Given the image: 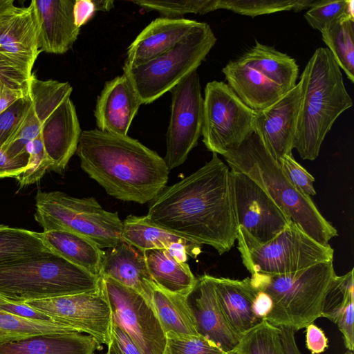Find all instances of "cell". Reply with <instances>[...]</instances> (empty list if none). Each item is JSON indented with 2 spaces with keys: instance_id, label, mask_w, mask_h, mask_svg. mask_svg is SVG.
I'll return each mask as SVG.
<instances>
[{
  "instance_id": "1",
  "label": "cell",
  "mask_w": 354,
  "mask_h": 354,
  "mask_svg": "<svg viewBox=\"0 0 354 354\" xmlns=\"http://www.w3.org/2000/svg\"><path fill=\"white\" fill-rule=\"evenodd\" d=\"M146 216L183 238L212 247L219 254L228 252L238 233L230 168L212 153L202 167L165 187L149 202Z\"/></svg>"
},
{
  "instance_id": "2",
  "label": "cell",
  "mask_w": 354,
  "mask_h": 354,
  "mask_svg": "<svg viewBox=\"0 0 354 354\" xmlns=\"http://www.w3.org/2000/svg\"><path fill=\"white\" fill-rule=\"evenodd\" d=\"M76 153L82 170L107 194L122 201L149 203L169 179L164 158L128 136L97 129L83 131Z\"/></svg>"
},
{
  "instance_id": "3",
  "label": "cell",
  "mask_w": 354,
  "mask_h": 354,
  "mask_svg": "<svg viewBox=\"0 0 354 354\" xmlns=\"http://www.w3.org/2000/svg\"><path fill=\"white\" fill-rule=\"evenodd\" d=\"M300 105L293 149L304 160H313L337 118L351 107L341 69L327 48L315 50L300 80Z\"/></svg>"
},
{
  "instance_id": "4",
  "label": "cell",
  "mask_w": 354,
  "mask_h": 354,
  "mask_svg": "<svg viewBox=\"0 0 354 354\" xmlns=\"http://www.w3.org/2000/svg\"><path fill=\"white\" fill-rule=\"evenodd\" d=\"M223 156L230 169L255 182L292 223L315 241L329 245V241L338 235L311 198L290 183L257 133L230 148Z\"/></svg>"
},
{
  "instance_id": "5",
  "label": "cell",
  "mask_w": 354,
  "mask_h": 354,
  "mask_svg": "<svg viewBox=\"0 0 354 354\" xmlns=\"http://www.w3.org/2000/svg\"><path fill=\"white\" fill-rule=\"evenodd\" d=\"M101 281L50 250L0 263V298L10 301L94 292Z\"/></svg>"
},
{
  "instance_id": "6",
  "label": "cell",
  "mask_w": 354,
  "mask_h": 354,
  "mask_svg": "<svg viewBox=\"0 0 354 354\" xmlns=\"http://www.w3.org/2000/svg\"><path fill=\"white\" fill-rule=\"evenodd\" d=\"M336 275L333 261H329L288 274H252L250 281L272 300L265 319L297 331L322 317L325 297Z\"/></svg>"
},
{
  "instance_id": "7",
  "label": "cell",
  "mask_w": 354,
  "mask_h": 354,
  "mask_svg": "<svg viewBox=\"0 0 354 354\" xmlns=\"http://www.w3.org/2000/svg\"><path fill=\"white\" fill-rule=\"evenodd\" d=\"M216 41L211 27L200 22L176 45L148 62L122 67L142 104H150L196 71Z\"/></svg>"
},
{
  "instance_id": "8",
  "label": "cell",
  "mask_w": 354,
  "mask_h": 354,
  "mask_svg": "<svg viewBox=\"0 0 354 354\" xmlns=\"http://www.w3.org/2000/svg\"><path fill=\"white\" fill-rule=\"evenodd\" d=\"M35 221L44 229L67 230L86 236L100 248L122 241L123 223L117 212L105 210L93 197L75 198L60 191L39 190Z\"/></svg>"
},
{
  "instance_id": "9",
  "label": "cell",
  "mask_w": 354,
  "mask_h": 354,
  "mask_svg": "<svg viewBox=\"0 0 354 354\" xmlns=\"http://www.w3.org/2000/svg\"><path fill=\"white\" fill-rule=\"evenodd\" d=\"M238 249L243 264L251 274L291 273L333 261L334 254L330 245L317 242L292 222L265 244Z\"/></svg>"
},
{
  "instance_id": "10",
  "label": "cell",
  "mask_w": 354,
  "mask_h": 354,
  "mask_svg": "<svg viewBox=\"0 0 354 354\" xmlns=\"http://www.w3.org/2000/svg\"><path fill=\"white\" fill-rule=\"evenodd\" d=\"M204 93L203 142L209 151L223 156L254 133L255 111L224 82H208Z\"/></svg>"
},
{
  "instance_id": "11",
  "label": "cell",
  "mask_w": 354,
  "mask_h": 354,
  "mask_svg": "<svg viewBox=\"0 0 354 354\" xmlns=\"http://www.w3.org/2000/svg\"><path fill=\"white\" fill-rule=\"evenodd\" d=\"M231 174L238 248H249L270 241L292 221L251 178L232 169Z\"/></svg>"
},
{
  "instance_id": "12",
  "label": "cell",
  "mask_w": 354,
  "mask_h": 354,
  "mask_svg": "<svg viewBox=\"0 0 354 354\" xmlns=\"http://www.w3.org/2000/svg\"><path fill=\"white\" fill-rule=\"evenodd\" d=\"M53 321L93 337L101 346L111 343L113 315L102 279L98 290L25 301Z\"/></svg>"
},
{
  "instance_id": "13",
  "label": "cell",
  "mask_w": 354,
  "mask_h": 354,
  "mask_svg": "<svg viewBox=\"0 0 354 354\" xmlns=\"http://www.w3.org/2000/svg\"><path fill=\"white\" fill-rule=\"evenodd\" d=\"M170 92L171 115L166 133L167 149L164 158L169 170L186 160L201 135L203 98L196 71L186 76Z\"/></svg>"
},
{
  "instance_id": "14",
  "label": "cell",
  "mask_w": 354,
  "mask_h": 354,
  "mask_svg": "<svg viewBox=\"0 0 354 354\" xmlns=\"http://www.w3.org/2000/svg\"><path fill=\"white\" fill-rule=\"evenodd\" d=\"M113 320L133 339L142 354H166L167 339L152 304L135 290L101 277Z\"/></svg>"
},
{
  "instance_id": "15",
  "label": "cell",
  "mask_w": 354,
  "mask_h": 354,
  "mask_svg": "<svg viewBox=\"0 0 354 354\" xmlns=\"http://www.w3.org/2000/svg\"><path fill=\"white\" fill-rule=\"evenodd\" d=\"M72 91L68 82L41 80L32 73L28 86L30 104L2 150L12 159L28 162L26 145L38 135L43 124L55 109L71 97Z\"/></svg>"
},
{
  "instance_id": "16",
  "label": "cell",
  "mask_w": 354,
  "mask_h": 354,
  "mask_svg": "<svg viewBox=\"0 0 354 354\" xmlns=\"http://www.w3.org/2000/svg\"><path fill=\"white\" fill-rule=\"evenodd\" d=\"M300 86L297 83L271 106L255 111L252 127L263 145L279 161L292 153L300 105Z\"/></svg>"
},
{
  "instance_id": "17",
  "label": "cell",
  "mask_w": 354,
  "mask_h": 354,
  "mask_svg": "<svg viewBox=\"0 0 354 354\" xmlns=\"http://www.w3.org/2000/svg\"><path fill=\"white\" fill-rule=\"evenodd\" d=\"M32 6L16 7L0 18V58L26 75H32L39 55Z\"/></svg>"
},
{
  "instance_id": "18",
  "label": "cell",
  "mask_w": 354,
  "mask_h": 354,
  "mask_svg": "<svg viewBox=\"0 0 354 354\" xmlns=\"http://www.w3.org/2000/svg\"><path fill=\"white\" fill-rule=\"evenodd\" d=\"M40 53L62 55L70 50L80 33L75 24V0H32Z\"/></svg>"
},
{
  "instance_id": "19",
  "label": "cell",
  "mask_w": 354,
  "mask_h": 354,
  "mask_svg": "<svg viewBox=\"0 0 354 354\" xmlns=\"http://www.w3.org/2000/svg\"><path fill=\"white\" fill-rule=\"evenodd\" d=\"M141 101L124 74L106 82L97 97L94 116L100 131L125 136Z\"/></svg>"
},
{
  "instance_id": "20",
  "label": "cell",
  "mask_w": 354,
  "mask_h": 354,
  "mask_svg": "<svg viewBox=\"0 0 354 354\" xmlns=\"http://www.w3.org/2000/svg\"><path fill=\"white\" fill-rule=\"evenodd\" d=\"M188 299L193 310L198 333L216 344L225 353L234 350L239 336L227 323L219 305L212 276L196 278Z\"/></svg>"
},
{
  "instance_id": "21",
  "label": "cell",
  "mask_w": 354,
  "mask_h": 354,
  "mask_svg": "<svg viewBox=\"0 0 354 354\" xmlns=\"http://www.w3.org/2000/svg\"><path fill=\"white\" fill-rule=\"evenodd\" d=\"M75 105L66 98L41 126L35 138L52 162L50 170L62 174L76 153L82 133Z\"/></svg>"
},
{
  "instance_id": "22",
  "label": "cell",
  "mask_w": 354,
  "mask_h": 354,
  "mask_svg": "<svg viewBox=\"0 0 354 354\" xmlns=\"http://www.w3.org/2000/svg\"><path fill=\"white\" fill-rule=\"evenodd\" d=\"M199 24L185 18L160 17L154 19L127 48L123 66H137L158 57L176 45Z\"/></svg>"
},
{
  "instance_id": "23",
  "label": "cell",
  "mask_w": 354,
  "mask_h": 354,
  "mask_svg": "<svg viewBox=\"0 0 354 354\" xmlns=\"http://www.w3.org/2000/svg\"><path fill=\"white\" fill-rule=\"evenodd\" d=\"M100 277H109L135 290L151 304L155 283L149 272L145 253L124 241L104 252Z\"/></svg>"
},
{
  "instance_id": "24",
  "label": "cell",
  "mask_w": 354,
  "mask_h": 354,
  "mask_svg": "<svg viewBox=\"0 0 354 354\" xmlns=\"http://www.w3.org/2000/svg\"><path fill=\"white\" fill-rule=\"evenodd\" d=\"M122 223V240L143 252L166 249L185 262L187 256L196 258L201 253L202 245L154 224L147 216L129 215Z\"/></svg>"
},
{
  "instance_id": "25",
  "label": "cell",
  "mask_w": 354,
  "mask_h": 354,
  "mask_svg": "<svg viewBox=\"0 0 354 354\" xmlns=\"http://www.w3.org/2000/svg\"><path fill=\"white\" fill-rule=\"evenodd\" d=\"M222 72L235 94L255 111L271 106L286 93L255 69L243 55L230 61Z\"/></svg>"
},
{
  "instance_id": "26",
  "label": "cell",
  "mask_w": 354,
  "mask_h": 354,
  "mask_svg": "<svg viewBox=\"0 0 354 354\" xmlns=\"http://www.w3.org/2000/svg\"><path fill=\"white\" fill-rule=\"evenodd\" d=\"M222 312L232 328L241 337L262 322L252 311L258 292L250 278L232 279L212 276Z\"/></svg>"
},
{
  "instance_id": "27",
  "label": "cell",
  "mask_w": 354,
  "mask_h": 354,
  "mask_svg": "<svg viewBox=\"0 0 354 354\" xmlns=\"http://www.w3.org/2000/svg\"><path fill=\"white\" fill-rule=\"evenodd\" d=\"M38 236L54 254L100 277L104 251L91 239L62 230L38 232Z\"/></svg>"
},
{
  "instance_id": "28",
  "label": "cell",
  "mask_w": 354,
  "mask_h": 354,
  "mask_svg": "<svg viewBox=\"0 0 354 354\" xmlns=\"http://www.w3.org/2000/svg\"><path fill=\"white\" fill-rule=\"evenodd\" d=\"M102 346L79 332L48 334L0 345V354H95Z\"/></svg>"
},
{
  "instance_id": "29",
  "label": "cell",
  "mask_w": 354,
  "mask_h": 354,
  "mask_svg": "<svg viewBox=\"0 0 354 354\" xmlns=\"http://www.w3.org/2000/svg\"><path fill=\"white\" fill-rule=\"evenodd\" d=\"M156 285L165 291L188 297L196 283L189 265L166 249L144 251Z\"/></svg>"
},
{
  "instance_id": "30",
  "label": "cell",
  "mask_w": 354,
  "mask_h": 354,
  "mask_svg": "<svg viewBox=\"0 0 354 354\" xmlns=\"http://www.w3.org/2000/svg\"><path fill=\"white\" fill-rule=\"evenodd\" d=\"M151 304L166 337L200 335L188 297L165 291L155 283Z\"/></svg>"
},
{
  "instance_id": "31",
  "label": "cell",
  "mask_w": 354,
  "mask_h": 354,
  "mask_svg": "<svg viewBox=\"0 0 354 354\" xmlns=\"http://www.w3.org/2000/svg\"><path fill=\"white\" fill-rule=\"evenodd\" d=\"M243 56L270 82L288 92L297 84L299 67L296 61L274 47L256 41Z\"/></svg>"
},
{
  "instance_id": "32",
  "label": "cell",
  "mask_w": 354,
  "mask_h": 354,
  "mask_svg": "<svg viewBox=\"0 0 354 354\" xmlns=\"http://www.w3.org/2000/svg\"><path fill=\"white\" fill-rule=\"evenodd\" d=\"M322 40L348 80L354 82V13L346 12L320 31Z\"/></svg>"
},
{
  "instance_id": "33",
  "label": "cell",
  "mask_w": 354,
  "mask_h": 354,
  "mask_svg": "<svg viewBox=\"0 0 354 354\" xmlns=\"http://www.w3.org/2000/svg\"><path fill=\"white\" fill-rule=\"evenodd\" d=\"M69 332L78 331L57 322L24 318L0 310V345L39 335Z\"/></svg>"
},
{
  "instance_id": "34",
  "label": "cell",
  "mask_w": 354,
  "mask_h": 354,
  "mask_svg": "<svg viewBox=\"0 0 354 354\" xmlns=\"http://www.w3.org/2000/svg\"><path fill=\"white\" fill-rule=\"evenodd\" d=\"M46 250L38 232L0 224V263Z\"/></svg>"
},
{
  "instance_id": "35",
  "label": "cell",
  "mask_w": 354,
  "mask_h": 354,
  "mask_svg": "<svg viewBox=\"0 0 354 354\" xmlns=\"http://www.w3.org/2000/svg\"><path fill=\"white\" fill-rule=\"evenodd\" d=\"M236 348L242 354H286L279 328L265 319L242 336Z\"/></svg>"
},
{
  "instance_id": "36",
  "label": "cell",
  "mask_w": 354,
  "mask_h": 354,
  "mask_svg": "<svg viewBox=\"0 0 354 354\" xmlns=\"http://www.w3.org/2000/svg\"><path fill=\"white\" fill-rule=\"evenodd\" d=\"M313 0H218V9L252 17L265 14L310 8Z\"/></svg>"
},
{
  "instance_id": "37",
  "label": "cell",
  "mask_w": 354,
  "mask_h": 354,
  "mask_svg": "<svg viewBox=\"0 0 354 354\" xmlns=\"http://www.w3.org/2000/svg\"><path fill=\"white\" fill-rule=\"evenodd\" d=\"M218 0H134L129 1L145 10L158 12L161 17L183 18L188 13L203 15L218 10Z\"/></svg>"
},
{
  "instance_id": "38",
  "label": "cell",
  "mask_w": 354,
  "mask_h": 354,
  "mask_svg": "<svg viewBox=\"0 0 354 354\" xmlns=\"http://www.w3.org/2000/svg\"><path fill=\"white\" fill-rule=\"evenodd\" d=\"M351 301H354L353 269L335 276L325 297L322 317L336 324Z\"/></svg>"
},
{
  "instance_id": "39",
  "label": "cell",
  "mask_w": 354,
  "mask_h": 354,
  "mask_svg": "<svg viewBox=\"0 0 354 354\" xmlns=\"http://www.w3.org/2000/svg\"><path fill=\"white\" fill-rule=\"evenodd\" d=\"M353 0L313 1L304 17L315 29L322 30L346 12L354 13Z\"/></svg>"
},
{
  "instance_id": "40",
  "label": "cell",
  "mask_w": 354,
  "mask_h": 354,
  "mask_svg": "<svg viewBox=\"0 0 354 354\" xmlns=\"http://www.w3.org/2000/svg\"><path fill=\"white\" fill-rule=\"evenodd\" d=\"M26 152L28 155V166L15 178L21 187L39 181L52 166L51 161L38 139L34 138L28 143Z\"/></svg>"
},
{
  "instance_id": "41",
  "label": "cell",
  "mask_w": 354,
  "mask_h": 354,
  "mask_svg": "<svg viewBox=\"0 0 354 354\" xmlns=\"http://www.w3.org/2000/svg\"><path fill=\"white\" fill-rule=\"evenodd\" d=\"M166 354H227L207 337L198 336L167 337Z\"/></svg>"
},
{
  "instance_id": "42",
  "label": "cell",
  "mask_w": 354,
  "mask_h": 354,
  "mask_svg": "<svg viewBox=\"0 0 354 354\" xmlns=\"http://www.w3.org/2000/svg\"><path fill=\"white\" fill-rule=\"evenodd\" d=\"M278 162L286 177L300 192L310 197L316 194L314 177L295 160L292 153L285 155Z\"/></svg>"
},
{
  "instance_id": "43",
  "label": "cell",
  "mask_w": 354,
  "mask_h": 354,
  "mask_svg": "<svg viewBox=\"0 0 354 354\" xmlns=\"http://www.w3.org/2000/svg\"><path fill=\"white\" fill-rule=\"evenodd\" d=\"M30 104V99L27 93L0 114L1 148L15 131Z\"/></svg>"
},
{
  "instance_id": "44",
  "label": "cell",
  "mask_w": 354,
  "mask_h": 354,
  "mask_svg": "<svg viewBox=\"0 0 354 354\" xmlns=\"http://www.w3.org/2000/svg\"><path fill=\"white\" fill-rule=\"evenodd\" d=\"M114 7L112 0H75L74 21L79 28L86 24L97 11L109 12Z\"/></svg>"
},
{
  "instance_id": "45",
  "label": "cell",
  "mask_w": 354,
  "mask_h": 354,
  "mask_svg": "<svg viewBox=\"0 0 354 354\" xmlns=\"http://www.w3.org/2000/svg\"><path fill=\"white\" fill-rule=\"evenodd\" d=\"M108 348L113 354H142L133 339L113 320L111 343Z\"/></svg>"
},
{
  "instance_id": "46",
  "label": "cell",
  "mask_w": 354,
  "mask_h": 354,
  "mask_svg": "<svg viewBox=\"0 0 354 354\" xmlns=\"http://www.w3.org/2000/svg\"><path fill=\"white\" fill-rule=\"evenodd\" d=\"M0 310L24 318L53 321L45 313L30 306L25 302H15L0 298Z\"/></svg>"
},
{
  "instance_id": "47",
  "label": "cell",
  "mask_w": 354,
  "mask_h": 354,
  "mask_svg": "<svg viewBox=\"0 0 354 354\" xmlns=\"http://www.w3.org/2000/svg\"><path fill=\"white\" fill-rule=\"evenodd\" d=\"M354 301L346 306L339 319L336 322L344 338L345 346L353 351L354 348Z\"/></svg>"
},
{
  "instance_id": "48",
  "label": "cell",
  "mask_w": 354,
  "mask_h": 354,
  "mask_svg": "<svg viewBox=\"0 0 354 354\" xmlns=\"http://www.w3.org/2000/svg\"><path fill=\"white\" fill-rule=\"evenodd\" d=\"M0 77L11 87L28 91L29 78L14 66L0 58Z\"/></svg>"
},
{
  "instance_id": "49",
  "label": "cell",
  "mask_w": 354,
  "mask_h": 354,
  "mask_svg": "<svg viewBox=\"0 0 354 354\" xmlns=\"http://www.w3.org/2000/svg\"><path fill=\"white\" fill-rule=\"evenodd\" d=\"M328 339L323 330L313 323L306 327V346L311 354H320L328 348Z\"/></svg>"
},
{
  "instance_id": "50",
  "label": "cell",
  "mask_w": 354,
  "mask_h": 354,
  "mask_svg": "<svg viewBox=\"0 0 354 354\" xmlns=\"http://www.w3.org/2000/svg\"><path fill=\"white\" fill-rule=\"evenodd\" d=\"M28 166V162L10 158L0 147V178H16Z\"/></svg>"
},
{
  "instance_id": "51",
  "label": "cell",
  "mask_w": 354,
  "mask_h": 354,
  "mask_svg": "<svg viewBox=\"0 0 354 354\" xmlns=\"http://www.w3.org/2000/svg\"><path fill=\"white\" fill-rule=\"evenodd\" d=\"M27 93L11 87L0 77V114Z\"/></svg>"
},
{
  "instance_id": "52",
  "label": "cell",
  "mask_w": 354,
  "mask_h": 354,
  "mask_svg": "<svg viewBox=\"0 0 354 354\" xmlns=\"http://www.w3.org/2000/svg\"><path fill=\"white\" fill-rule=\"evenodd\" d=\"M272 308V300L266 292L258 290L252 303V311L255 316L264 319Z\"/></svg>"
},
{
  "instance_id": "53",
  "label": "cell",
  "mask_w": 354,
  "mask_h": 354,
  "mask_svg": "<svg viewBox=\"0 0 354 354\" xmlns=\"http://www.w3.org/2000/svg\"><path fill=\"white\" fill-rule=\"evenodd\" d=\"M281 343L286 354H301L296 344V330L290 327L279 326Z\"/></svg>"
},
{
  "instance_id": "54",
  "label": "cell",
  "mask_w": 354,
  "mask_h": 354,
  "mask_svg": "<svg viewBox=\"0 0 354 354\" xmlns=\"http://www.w3.org/2000/svg\"><path fill=\"white\" fill-rule=\"evenodd\" d=\"M16 7L13 0H0V18L14 10Z\"/></svg>"
},
{
  "instance_id": "55",
  "label": "cell",
  "mask_w": 354,
  "mask_h": 354,
  "mask_svg": "<svg viewBox=\"0 0 354 354\" xmlns=\"http://www.w3.org/2000/svg\"><path fill=\"white\" fill-rule=\"evenodd\" d=\"M227 354H242L240 351H239L236 348L234 350L228 352Z\"/></svg>"
},
{
  "instance_id": "56",
  "label": "cell",
  "mask_w": 354,
  "mask_h": 354,
  "mask_svg": "<svg viewBox=\"0 0 354 354\" xmlns=\"http://www.w3.org/2000/svg\"><path fill=\"white\" fill-rule=\"evenodd\" d=\"M344 354H353V351L348 350L346 352H345Z\"/></svg>"
},
{
  "instance_id": "57",
  "label": "cell",
  "mask_w": 354,
  "mask_h": 354,
  "mask_svg": "<svg viewBox=\"0 0 354 354\" xmlns=\"http://www.w3.org/2000/svg\"><path fill=\"white\" fill-rule=\"evenodd\" d=\"M105 354H113L110 351L109 349L108 348L107 351L106 352Z\"/></svg>"
},
{
  "instance_id": "58",
  "label": "cell",
  "mask_w": 354,
  "mask_h": 354,
  "mask_svg": "<svg viewBox=\"0 0 354 354\" xmlns=\"http://www.w3.org/2000/svg\"><path fill=\"white\" fill-rule=\"evenodd\" d=\"M105 354V353H104Z\"/></svg>"
}]
</instances>
